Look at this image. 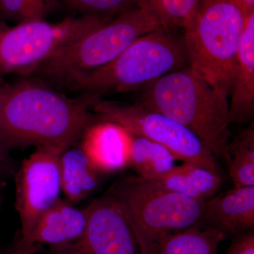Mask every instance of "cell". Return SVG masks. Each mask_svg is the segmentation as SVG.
<instances>
[{
    "mask_svg": "<svg viewBox=\"0 0 254 254\" xmlns=\"http://www.w3.org/2000/svg\"><path fill=\"white\" fill-rule=\"evenodd\" d=\"M226 254H254V230L242 234L232 244Z\"/></svg>",
    "mask_w": 254,
    "mask_h": 254,
    "instance_id": "obj_23",
    "label": "cell"
},
{
    "mask_svg": "<svg viewBox=\"0 0 254 254\" xmlns=\"http://www.w3.org/2000/svg\"><path fill=\"white\" fill-rule=\"evenodd\" d=\"M40 246L25 242L19 232L13 245L6 252H1V254H37Z\"/></svg>",
    "mask_w": 254,
    "mask_h": 254,
    "instance_id": "obj_25",
    "label": "cell"
},
{
    "mask_svg": "<svg viewBox=\"0 0 254 254\" xmlns=\"http://www.w3.org/2000/svg\"><path fill=\"white\" fill-rule=\"evenodd\" d=\"M54 5L55 0H0V18L20 23L43 21Z\"/></svg>",
    "mask_w": 254,
    "mask_h": 254,
    "instance_id": "obj_21",
    "label": "cell"
},
{
    "mask_svg": "<svg viewBox=\"0 0 254 254\" xmlns=\"http://www.w3.org/2000/svg\"><path fill=\"white\" fill-rule=\"evenodd\" d=\"M129 166L145 180L158 178L176 167V158L166 147L130 132Z\"/></svg>",
    "mask_w": 254,
    "mask_h": 254,
    "instance_id": "obj_17",
    "label": "cell"
},
{
    "mask_svg": "<svg viewBox=\"0 0 254 254\" xmlns=\"http://www.w3.org/2000/svg\"><path fill=\"white\" fill-rule=\"evenodd\" d=\"M144 10L169 31L182 28L185 31L191 23L201 0H136Z\"/></svg>",
    "mask_w": 254,
    "mask_h": 254,
    "instance_id": "obj_20",
    "label": "cell"
},
{
    "mask_svg": "<svg viewBox=\"0 0 254 254\" xmlns=\"http://www.w3.org/2000/svg\"><path fill=\"white\" fill-rule=\"evenodd\" d=\"M2 196H1V193H0V210H1V205H2ZM1 251L0 250V254H1Z\"/></svg>",
    "mask_w": 254,
    "mask_h": 254,
    "instance_id": "obj_28",
    "label": "cell"
},
{
    "mask_svg": "<svg viewBox=\"0 0 254 254\" xmlns=\"http://www.w3.org/2000/svg\"><path fill=\"white\" fill-rule=\"evenodd\" d=\"M225 235L218 230L194 226L165 235L153 254H218Z\"/></svg>",
    "mask_w": 254,
    "mask_h": 254,
    "instance_id": "obj_18",
    "label": "cell"
},
{
    "mask_svg": "<svg viewBox=\"0 0 254 254\" xmlns=\"http://www.w3.org/2000/svg\"><path fill=\"white\" fill-rule=\"evenodd\" d=\"M60 173L62 191L71 203L94 193L104 175L95 168L81 147H68L63 151L60 158Z\"/></svg>",
    "mask_w": 254,
    "mask_h": 254,
    "instance_id": "obj_16",
    "label": "cell"
},
{
    "mask_svg": "<svg viewBox=\"0 0 254 254\" xmlns=\"http://www.w3.org/2000/svg\"><path fill=\"white\" fill-rule=\"evenodd\" d=\"M246 16L254 13V0H236Z\"/></svg>",
    "mask_w": 254,
    "mask_h": 254,
    "instance_id": "obj_26",
    "label": "cell"
},
{
    "mask_svg": "<svg viewBox=\"0 0 254 254\" xmlns=\"http://www.w3.org/2000/svg\"><path fill=\"white\" fill-rule=\"evenodd\" d=\"M198 226L227 235L254 230V186L235 187L205 200Z\"/></svg>",
    "mask_w": 254,
    "mask_h": 254,
    "instance_id": "obj_11",
    "label": "cell"
},
{
    "mask_svg": "<svg viewBox=\"0 0 254 254\" xmlns=\"http://www.w3.org/2000/svg\"><path fill=\"white\" fill-rule=\"evenodd\" d=\"M138 104L183 125L196 135L216 158L228 160L231 123L227 98L190 66L147 83Z\"/></svg>",
    "mask_w": 254,
    "mask_h": 254,
    "instance_id": "obj_2",
    "label": "cell"
},
{
    "mask_svg": "<svg viewBox=\"0 0 254 254\" xmlns=\"http://www.w3.org/2000/svg\"><path fill=\"white\" fill-rule=\"evenodd\" d=\"M86 223V209L60 198L38 220L29 244L49 247L72 242L83 234Z\"/></svg>",
    "mask_w": 254,
    "mask_h": 254,
    "instance_id": "obj_14",
    "label": "cell"
},
{
    "mask_svg": "<svg viewBox=\"0 0 254 254\" xmlns=\"http://www.w3.org/2000/svg\"><path fill=\"white\" fill-rule=\"evenodd\" d=\"M106 192L123 207L143 254H153L165 235L198 226L205 202L156 188L136 175L120 177Z\"/></svg>",
    "mask_w": 254,
    "mask_h": 254,
    "instance_id": "obj_6",
    "label": "cell"
},
{
    "mask_svg": "<svg viewBox=\"0 0 254 254\" xmlns=\"http://www.w3.org/2000/svg\"><path fill=\"white\" fill-rule=\"evenodd\" d=\"M93 103L91 97L73 99L41 81L9 85L0 113V142L9 150L44 145L68 148L95 123Z\"/></svg>",
    "mask_w": 254,
    "mask_h": 254,
    "instance_id": "obj_1",
    "label": "cell"
},
{
    "mask_svg": "<svg viewBox=\"0 0 254 254\" xmlns=\"http://www.w3.org/2000/svg\"><path fill=\"white\" fill-rule=\"evenodd\" d=\"M247 17L236 0H201L184 33L189 66L227 98Z\"/></svg>",
    "mask_w": 254,
    "mask_h": 254,
    "instance_id": "obj_3",
    "label": "cell"
},
{
    "mask_svg": "<svg viewBox=\"0 0 254 254\" xmlns=\"http://www.w3.org/2000/svg\"><path fill=\"white\" fill-rule=\"evenodd\" d=\"M9 151V148L0 142V182L10 177H14L17 170L14 159L11 158Z\"/></svg>",
    "mask_w": 254,
    "mask_h": 254,
    "instance_id": "obj_24",
    "label": "cell"
},
{
    "mask_svg": "<svg viewBox=\"0 0 254 254\" xmlns=\"http://www.w3.org/2000/svg\"><path fill=\"white\" fill-rule=\"evenodd\" d=\"M162 28L139 7L118 14L57 52L34 72L57 88L74 82L115 60L140 37Z\"/></svg>",
    "mask_w": 254,
    "mask_h": 254,
    "instance_id": "obj_5",
    "label": "cell"
},
{
    "mask_svg": "<svg viewBox=\"0 0 254 254\" xmlns=\"http://www.w3.org/2000/svg\"><path fill=\"white\" fill-rule=\"evenodd\" d=\"M71 7L87 15L113 16L134 7L136 0H64Z\"/></svg>",
    "mask_w": 254,
    "mask_h": 254,
    "instance_id": "obj_22",
    "label": "cell"
},
{
    "mask_svg": "<svg viewBox=\"0 0 254 254\" xmlns=\"http://www.w3.org/2000/svg\"><path fill=\"white\" fill-rule=\"evenodd\" d=\"M113 18L86 15L56 23L28 21L14 27L0 21V74L34 72L62 48Z\"/></svg>",
    "mask_w": 254,
    "mask_h": 254,
    "instance_id": "obj_7",
    "label": "cell"
},
{
    "mask_svg": "<svg viewBox=\"0 0 254 254\" xmlns=\"http://www.w3.org/2000/svg\"><path fill=\"white\" fill-rule=\"evenodd\" d=\"M66 148L54 145L37 147L15 173L16 206L21 222V236L29 244L43 213L60 198V155Z\"/></svg>",
    "mask_w": 254,
    "mask_h": 254,
    "instance_id": "obj_9",
    "label": "cell"
},
{
    "mask_svg": "<svg viewBox=\"0 0 254 254\" xmlns=\"http://www.w3.org/2000/svg\"><path fill=\"white\" fill-rule=\"evenodd\" d=\"M145 180L156 188L202 201L214 196L223 181L222 175L188 163L176 165L163 176Z\"/></svg>",
    "mask_w": 254,
    "mask_h": 254,
    "instance_id": "obj_15",
    "label": "cell"
},
{
    "mask_svg": "<svg viewBox=\"0 0 254 254\" xmlns=\"http://www.w3.org/2000/svg\"><path fill=\"white\" fill-rule=\"evenodd\" d=\"M9 85H5V86L0 85V113H1V110L2 109L4 100L6 99L8 91H9Z\"/></svg>",
    "mask_w": 254,
    "mask_h": 254,
    "instance_id": "obj_27",
    "label": "cell"
},
{
    "mask_svg": "<svg viewBox=\"0 0 254 254\" xmlns=\"http://www.w3.org/2000/svg\"><path fill=\"white\" fill-rule=\"evenodd\" d=\"M229 175L235 187L254 186V123L241 130L228 145Z\"/></svg>",
    "mask_w": 254,
    "mask_h": 254,
    "instance_id": "obj_19",
    "label": "cell"
},
{
    "mask_svg": "<svg viewBox=\"0 0 254 254\" xmlns=\"http://www.w3.org/2000/svg\"><path fill=\"white\" fill-rule=\"evenodd\" d=\"M91 109L100 121L117 124L133 134L166 147L177 160L198 165L218 175L222 171L216 157L193 132L163 114L142 105L97 100Z\"/></svg>",
    "mask_w": 254,
    "mask_h": 254,
    "instance_id": "obj_8",
    "label": "cell"
},
{
    "mask_svg": "<svg viewBox=\"0 0 254 254\" xmlns=\"http://www.w3.org/2000/svg\"><path fill=\"white\" fill-rule=\"evenodd\" d=\"M236 77L229 105L230 123L245 124L254 116V13L247 18L238 57Z\"/></svg>",
    "mask_w": 254,
    "mask_h": 254,
    "instance_id": "obj_13",
    "label": "cell"
},
{
    "mask_svg": "<svg viewBox=\"0 0 254 254\" xmlns=\"http://www.w3.org/2000/svg\"><path fill=\"white\" fill-rule=\"evenodd\" d=\"M130 132L117 124L100 121L91 125L82 136L81 145L100 173H116L129 166Z\"/></svg>",
    "mask_w": 254,
    "mask_h": 254,
    "instance_id": "obj_12",
    "label": "cell"
},
{
    "mask_svg": "<svg viewBox=\"0 0 254 254\" xmlns=\"http://www.w3.org/2000/svg\"><path fill=\"white\" fill-rule=\"evenodd\" d=\"M160 28L140 37L115 60L85 75L68 90L100 95L131 91L189 66L183 37Z\"/></svg>",
    "mask_w": 254,
    "mask_h": 254,
    "instance_id": "obj_4",
    "label": "cell"
},
{
    "mask_svg": "<svg viewBox=\"0 0 254 254\" xmlns=\"http://www.w3.org/2000/svg\"><path fill=\"white\" fill-rule=\"evenodd\" d=\"M85 209L87 223L81 236L49 246L46 254H143L125 210L113 195L105 192Z\"/></svg>",
    "mask_w": 254,
    "mask_h": 254,
    "instance_id": "obj_10",
    "label": "cell"
}]
</instances>
